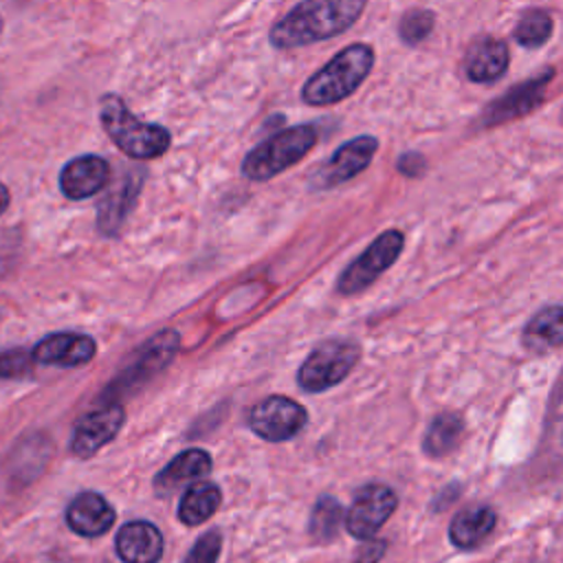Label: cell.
I'll use <instances>...</instances> for the list:
<instances>
[{"mask_svg":"<svg viewBox=\"0 0 563 563\" xmlns=\"http://www.w3.org/2000/svg\"><path fill=\"white\" fill-rule=\"evenodd\" d=\"M367 0H301L271 26L268 40L279 51L310 46L347 31Z\"/></svg>","mask_w":563,"mask_h":563,"instance_id":"1","label":"cell"},{"mask_svg":"<svg viewBox=\"0 0 563 563\" xmlns=\"http://www.w3.org/2000/svg\"><path fill=\"white\" fill-rule=\"evenodd\" d=\"M374 68V48L354 42L341 48L325 66H321L301 88L308 106H334L347 99L367 79Z\"/></svg>","mask_w":563,"mask_h":563,"instance_id":"2","label":"cell"},{"mask_svg":"<svg viewBox=\"0 0 563 563\" xmlns=\"http://www.w3.org/2000/svg\"><path fill=\"white\" fill-rule=\"evenodd\" d=\"M99 119L110 141L130 158H158L169 150L172 136L167 128L136 119L117 95L101 97Z\"/></svg>","mask_w":563,"mask_h":563,"instance_id":"3","label":"cell"},{"mask_svg":"<svg viewBox=\"0 0 563 563\" xmlns=\"http://www.w3.org/2000/svg\"><path fill=\"white\" fill-rule=\"evenodd\" d=\"M317 143V128L310 123L284 128L255 145L242 161V174L249 180H268L290 165L299 163Z\"/></svg>","mask_w":563,"mask_h":563,"instance_id":"4","label":"cell"},{"mask_svg":"<svg viewBox=\"0 0 563 563\" xmlns=\"http://www.w3.org/2000/svg\"><path fill=\"white\" fill-rule=\"evenodd\" d=\"M358 358L361 345L352 339L321 341L297 369V383L308 394L328 391L354 369Z\"/></svg>","mask_w":563,"mask_h":563,"instance_id":"5","label":"cell"},{"mask_svg":"<svg viewBox=\"0 0 563 563\" xmlns=\"http://www.w3.org/2000/svg\"><path fill=\"white\" fill-rule=\"evenodd\" d=\"M180 336L176 330H161L152 339H147L134 354L132 363L125 365V369L106 387L101 394L103 402H117L114 398L125 396L134 389H139L143 383L154 378L161 369L169 365L174 354L178 352Z\"/></svg>","mask_w":563,"mask_h":563,"instance_id":"6","label":"cell"},{"mask_svg":"<svg viewBox=\"0 0 563 563\" xmlns=\"http://www.w3.org/2000/svg\"><path fill=\"white\" fill-rule=\"evenodd\" d=\"M405 246V235L398 229H387L356 257L352 260L336 279V290L341 295H356L374 284L400 255Z\"/></svg>","mask_w":563,"mask_h":563,"instance_id":"7","label":"cell"},{"mask_svg":"<svg viewBox=\"0 0 563 563\" xmlns=\"http://www.w3.org/2000/svg\"><path fill=\"white\" fill-rule=\"evenodd\" d=\"M398 508V495L378 482L365 484L354 493L345 512V530L354 539H372Z\"/></svg>","mask_w":563,"mask_h":563,"instance_id":"8","label":"cell"},{"mask_svg":"<svg viewBox=\"0 0 563 563\" xmlns=\"http://www.w3.org/2000/svg\"><path fill=\"white\" fill-rule=\"evenodd\" d=\"M308 422L303 405L288 396H266L249 411V429L266 442H284L295 438Z\"/></svg>","mask_w":563,"mask_h":563,"instance_id":"9","label":"cell"},{"mask_svg":"<svg viewBox=\"0 0 563 563\" xmlns=\"http://www.w3.org/2000/svg\"><path fill=\"white\" fill-rule=\"evenodd\" d=\"M378 150L376 136L361 134L334 150V154L314 172V187L317 189H330L341 183L352 180L358 176L367 165L372 163L374 154Z\"/></svg>","mask_w":563,"mask_h":563,"instance_id":"10","label":"cell"},{"mask_svg":"<svg viewBox=\"0 0 563 563\" xmlns=\"http://www.w3.org/2000/svg\"><path fill=\"white\" fill-rule=\"evenodd\" d=\"M554 79L552 68H543V73L530 77L528 81H521L512 86L508 92L490 101L484 112H482V123L484 125H501L506 121H515L539 108V103L545 97L548 84Z\"/></svg>","mask_w":563,"mask_h":563,"instance_id":"11","label":"cell"},{"mask_svg":"<svg viewBox=\"0 0 563 563\" xmlns=\"http://www.w3.org/2000/svg\"><path fill=\"white\" fill-rule=\"evenodd\" d=\"M125 422V409L119 402H103V407L84 413L73 429L70 451L77 457H92L110 440L117 438Z\"/></svg>","mask_w":563,"mask_h":563,"instance_id":"12","label":"cell"},{"mask_svg":"<svg viewBox=\"0 0 563 563\" xmlns=\"http://www.w3.org/2000/svg\"><path fill=\"white\" fill-rule=\"evenodd\" d=\"M35 363L55 367H77L92 361L97 354V343L88 334L79 332H53L44 336L31 350Z\"/></svg>","mask_w":563,"mask_h":563,"instance_id":"13","label":"cell"},{"mask_svg":"<svg viewBox=\"0 0 563 563\" xmlns=\"http://www.w3.org/2000/svg\"><path fill=\"white\" fill-rule=\"evenodd\" d=\"M110 180V165L97 154H84L68 161L59 172V189L70 200H84L99 194Z\"/></svg>","mask_w":563,"mask_h":563,"instance_id":"14","label":"cell"},{"mask_svg":"<svg viewBox=\"0 0 563 563\" xmlns=\"http://www.w3.org/2000/svg\"><path fill=\"white\" fill-rule=\"evenodd\" d=\"M510 62V53L504 40L495 35H477L471 40L464 53V70L466 77L475 84H493L497 81Z\"/></svg>","mask_w":563,"mask_h":563,"instance_id":"15","label":"cell"},{"mask_svg":"<svg viewBox=\"0 0 563 563\" xmlns=\"http://www.w3.org/2000/svg\"><path fill=\"white\" fill-rule=\"evenodd\" d=\"M114 548L123 563H158L165 543L161 530L154 523L134 519L117 530Z\"/></svg>","mask_w":563,"mask_h":563,"instance_id":"16","label":"cell"},{"mask_svg":"<svg viewBox=\"0 0 563 563\" xmlns=\"http://www.w3.org/2000/svg\"><path fill=\"white\" fill-rule=\"evenodd\" d=\"M68 528L86 539L106 534L114 523V508L95 490H84L73 497L66 508Z\"/></svg>","mask_w":563,"mask_h":563,"instance_id":"17","label":"cell"},{"mask_svg":"<svg viewBox=\"0 0 563 563\" xmlns=\"http://www.w3.org/2000/svg\"><path fill=\"white\" fill-rule=\"evenodd\" d=\"M211 471V455L205 449H185L174 455L154 477V490L161 497H169L183 484L205 477Z\"/></svg>","mask_w":563,"mask_h":563,"instance_id":"18","label":"cell"},{"mask_svg":"<svg viewBox=\"0 0 563 563\" xmlns=\"http://www.w3.org/2000/svg\"><path fill=\"white\" fill-rule=\"evenodd\" d=\"M497 526V512L488 504L462 508L449 523V539L457 550H473L482 545Z\"/></svg>","mask_w":563,"mask_h":563,"instance_id":"19","label":"cell"},{"mask_svg":"<svg viewBox=\"0 0 563 563\" xmlns=\"http://www.w3.org/2000/svg\"><path fill=\"white\" fill-rule=\"evenodd\" d=\"M141 183H143V174L141 172H130L119 183H114L110 187V191L101 200L99 213H97V224H99L101 233L112 235V233L119 231V227L123 224L125 216L130 213V209L136 200Z\"/></svg>","mask_w":563,"mask_h":563,"instance_id":"20","label":"cell"},{"mask_svg":"<svg viewBox=\"0 0 563 563\" xmlns=\"http://www.w3.org/2000/svg\"><path fill=\"white\" fill-rule=\"evenodd\" d=\"M521 343L526 350L541 354L563 345V306H543L523 325Z\"/></svg>","mask_w":563,"mask_h":563,"instance_id":"21","label":"cell"},{"mask_svg":"<svg viewBox=\"0 0 563 563\" xmlns=\"http://www.w3.org/2000/svg\"><path fill=\"white\" fill-rule=\"evenodd\" d=\"M464 435V420L455 411L438 413L422 438V451L429 457H444L457 449Z\"/></svg>","mask_w":563,"mask_h":563,"instance_id":"22","label":"cell"},{"mask_svg":"<svg viewBox=\"0 0 563 563\" xmlns=\"http://www.w3.org/2000/svg\"><path fill=\"white\" fill-rule=\"evenodd\" d=\"M220 501H222V490L216 484L196 482L185 490L178 504V519L191 528L200 526L202 521L216 515V510L220 508Z\"/></svg>","mask_w":563,"mask_h":563,"instance_id":"23","label":"cell"},{"mask_svg":"<svg viewBox=\"0 0 563 563\" xmlns=\"http://www.w3.org/2000/svg\"><path fill=\"white\" fill-rule=\"evenodd\" d=\"M341 523H345V512L339 504L336 497L332 495H323L317 499L310 521H308V532L314 541L325 543L332 541L341 528Z\"/></svg>","mask_w":563,"mask_h":563,"instance_id":"24","label":"cell"},{"mask_svg":"<svg viewBox=\"0 0 563 563\" xmlns=\"http://www.w3.org/2000/svg\"><path fill=\"white\" fill-rule=\"evenodd\" d=\"M552 26H554L552 15L548 11L530 9L519 18V22L512 31V37L523 48H539L550 40Z\"/></svg>","mask_w":563,"mask_h":563,"instance_id":"25","label":"cell"},{"mask_svg":"<svg viewBox=\"0 0 563 563\" xmlns=\"http://www.w3.org/2000/svg\"><path fill=\"white\" fill-rule=\"evenodd\" d=\"M435 26V15L429 9H409L402 13L398 22V35L405 44H420Z\"/></svg>","mask_w":563,"mask_h":563,"instance_id":"26","label":"cell"},{"mask_svg":"<svg viewBox=\"0 0 563 563\" xmlns=\"http://www.w3.org/2000/svg\"><path fill=\"white\" fill-rule=\"evenodd\" d=\"M33 352L24 347H11L0 352V378H24L33 372Z\"/></svg>","mask_w":563,"mask_h":563,"instance_id":"27","label":"cell"},{"mask_svg":"<svg viewBox=\"0 0 563 563\" xmlns=\"http://www.w3.org/2000/svg\"><path fill=\"white\" fill-rule=\"evenodd\" d=\"M220 550H222L220 530H209L191 545L183 563H218Z\"/></svg>","mask_w":563,"mask_h":563,"instance_id":"28","label":"cell"},{"mask_svg":"<svg viewBox=\"0 0 563 563\" xmlns=\"http://www.w3.org/2000/svg\"><path fill=\"white\" fill-rule=\"evenodd\" d=\"M387 550V541L385 539H365L363 545L356 550L352 563H380V559L385 556Z\"/></svg>","mask_w":563,"mask_h":563,"instance_id":"29","label":"cell"},{"mask_svg":"<svg viewBox=\"0 0 563 563\" xmlns=\"http://www.w3.org/2000/svg\"><path fill=\"white\" fill-rule=\"evenodd\" d=\"M548 440H550V449L563 457V396L552 413V420H550V429H548Z\"/></svg>","mask_w":563,"mask_h":563,"instance_id":"30","label":"cell"},{"mask_svg":"<svg viewBox=\"0 0 563 563\" xmlns=\"http://www.w3.org/2000/svg\"><path fill=\"white\" fill-rule=\"evenodd\" d=\"M427 163H424V156L418 154V152H405L398 163H396V169L402 174V176H409V178H418L422 172H424Z\"/></svg>","mask_w":563,"mask_h":563,"instance_id":"31","label":"cell"},{"mask_svg":"<svg viewBox=\"0 0 563 563\" xmlns=\"http://www.w3.org/2000/svg\"><path fill=\"white\" fill-rule=\"evenodd\" d=\"M9 200H11V196H9V189L0 183V216L7 211V207H9Z\"/></svg>","mask_w":563,"mask_h":563,"instance_id":"32","label":"cell"},{"mask_svg":"<svg viewBox=\"0 0 563 563\" xmlns=\"http://www.w3.org/2000/svg\"><path fill=\"white\" fill-rule=\"evenodd\" d=\"M0 31H2V18H0Z\"/></svg>","mask_w":563,"mask_h":563,"instance_id":"33","label":"cell"}]
</instances>
